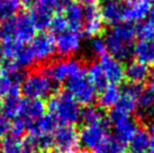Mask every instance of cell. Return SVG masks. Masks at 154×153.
<instances>
[{
	"label": "cell",
	"instance_id": "cell-20",
	"mask_svg": "<svg viewBox=\"0 0 154 153\" xmlns=\"http://www.w3.org/2000/svg\"><path fill=\"white\" fill-rule=\"evenodd\" d=\"M135 61L143 64L153 63L154 61V41L140 39L133 45V54Z\"/></svg>",
	"mask_w": 154,
	"mask_h": 153
},
{
	"label": "cell",
	"instance_id": "cell-28",
	"mask_svg": "<svg viewBox=\"0 0 154 153\" xmlns=\"http://www.w3.org/2000/svg\"><path fill=\"white\" fill-rule=\"evenodd\" d=\"M88 50H89V53L91 55L94 56V58H98V59H100L105 54H107V48H106L105 41L100 36L92 37L90 39L89 44H88Z\"/></svg>",
	"mask_w": 154,
	"mask_h": 153
},
{
	"label": "cell",
	"instance_id": "cell-37",
	"mask_svg": "<svg viewBox=\"0 0 154 153\" xmlns=\"http://www.w3.org/2000/svg\"><path fill=\"white\" fill-rule=\"evenodd\" d=\"M36 153H47L46 151H37Z\"/></svg>",
	"mask_w": 154,
	"mask_h": 153
},
{
	"label": "cell",
	"instance_id": "cell-21",
	"mask_svg": "<svg viewBox=\"0 0 154 153\" xmlns=\"http://www.w3.org/2000/svg\"><path fill=\"white\" fill-rule=\"evenodd\" d=\"M136 111L138 118L145 119L151 117L154 111V95L149 90H142L136 100Z\"/></svg>",
	"mask_w": 154,
	"mask_h": 153
},
{
	"label": "cell",
	"instance_id": "cell-10",
	"mask_svg": "<svg viewBox=\"0 0 154 153\" xmlns=\"http://www.w3.org/2000/svg\"><path fill=\"white\" fill-rule=\"evenodd\" d=\"M52 145L59 152L75 153L79 148V133L72 125H59L52 134Z\"/></svg>",
	"mask_w": 154,
	"mask_h": 153
},
{
	"label": "cell",
	"instance_id": "cell-35",
	"mask_svg": "<svg viewBox=\"0 0 154 153\" xmlns=\"http://www.w3.org/2000/svg\"><path fill=\"white\" fill-rule=\"evenodd\" d=\"M78 4L80 5H86V6H92V5H96L98 1L100 0H77Z\"/></svg>",
	"mask_w": 154,
	"mask_h": 153
},
{
	"label": "cell",
	"instance_id": "cell-16",
	"mask_svg": "<svg viewBox=\"0 0 154 153\" xmlns=\"http://www.w3.org/2000/svg\"><path fill=\"white\" fill-rule=\"evenodd\" d=\"M151 2L145 0H127L124 4L123 20L134 24L144 20L149 14Z\"/></svg>",
	"mask_w": 154,
	"mask_h": 153
},
{
	"label": "cell",
	"instance_id": "cell-15",
	"mask_svg": "<svg viewBox=\"0 0 154 153\" xmlns=\"http://www.w3.org/2000/svg\"><path fill=\"white\" fill-rule=\"evenodd\" d=\"M82 32L86 36L97 37L103 30V21L101 18L100 9L96 6H87L85 8V17L82 23Z\"/></svg>",
	"mask_w": 154,
	"mask_h": 153
},
{
	"label": "cell",
	"instance_id": "cell-9",
	"mask_svg": "<svg viewBox=\"0 0 154 153\" xmlns=\"http://www.w3.org/2000/svg\"><path fill=\"white\" fill-rule=\"evenodd\" d=\"M109 137L108 124L103 120L100 123L85 125L79 133V143L82 148L96 153Z\"/></svg>",
	"mask_w": 154,
	"mask_h": 153
},
{
	"label": "cell",
	"instance_id": "cell-11",
	"mask_svg": "<svg viewBox=\"0 0 154 153\" xmlns=\"http://www.w3.org/2000/svg\"><path fill=\"white\" fill-rule=\"evenodd\" d=\"M35 63H46L55 54L54 37L47 33H39L28 44Z\"/></svg>",
	"mask_w": 154,
	"mask_h": 153
},
{
	"label": "cell",
	"instance_id": "cell-30",
	"mask_svg": "<svg viewBox=\"0 0 154 153\" xmlns=\"http://www.w3.org/2000/svg\"><path fill=\"white\" fill-rule=\"evenodd\" d=\"M48 28L51 30L52 33H54L55 35L60 34L62 32L69 30L68 23L65 20L64 16L61 13H57L56 15L53 16V18L51 19V23L48 25Z\"/></svg>",
	"mask_w": 154,
	"mask_h": 153
},
{
	"label": "cell",
	"instance_id": "cell-40",
	"mask_svg": "<svg viewBox=\"0 0 154 153\" xmlns=\"http://www.w3.org/2000/svg\"><path fill=\"white\" fill-rule=\"evenodd\" d=\"M56 153H62V152H56Z\"/></svg>",
	"mask_w": 154,
	"mask_h": 153
},
{
	"label": "cell",
	"instance_id": "cell-31",
	"mask_svg": "<svg viewBox=\"0 0 154 153\" xmlns=\"http://www.w3.org/2000/svg\"><path fill=\"white\" fill-rule=\"evenodd\" d=\"M26 131H27L26 125L22 119L19 118L11 119V122H10V133L9 134H11L14 136H17V137H20Z\"/></svg>",
	"mask_w": 154,
	"mask_h": 153
},
{
	"label": "cell",
	"instance_id": "cell-12",
	"mask_svg": "<svg viewBox=\"0 0 154 153\" xmlns=\"http://www.w3.org/2000/svg\"><path fill=\"white\" fill-rule=\"evenodd\" d=\"M45 114H46V107L42 100L22 98L15 118L22 119L25 123L26 128H28L38 119L42 118Z\"/></svg>",
	"mask_w": 154,
	"mask_h": 153
},
{
	"label": "cell",
	"instance_id": "cell-22",
	"mask_svg": "<svg viewBox=\"0 0 154 153\" xmlns=\"http://www.w3.org/2000/svg\"><path fill=\"white\" fill-rule=\"evenodd\" d=\"M122 89L116 85H107L103 89L100 90L98 95V104L101 108L110 109L119 100Z\"/></svg>",
	"mask_w": 154,
	"mask_h": 153
},
{
	"label": "cell",
	"instance_id": "cell-29",
	"mask_svg": "<svg viewBox=\"0 0 154 153\" xmlns=\"http://www.w3.org/2000/svg\"><path fill=\"white\" fill-rule=\"evenodd\" d=\"M124 152H125V145H123L120 142H118L114 137H109L103 144V146L96 153H124Z\"/></svg>",
	"mask_w": 154,
	"mask_h": 153
},
{
	"label": "cell",
	"instance_id": "cell-43",
	"mask_svg": "<svg viewBox=\"0 0 154 153\" xmlns=\"http://www.w3.org/2000/svg\"><path fill=\"white\" fill-rule=\"evenodd\" d=\"M153 64H154V61H153Z\"/></svg>",
	"mask_w": 154,
	"mask_h": 153
},
{
	"label": "cell",
	"instance_id": "cell-14",
	"mask_svg": "<svg viewBox=\"0 0 154 153\" xmlns=\"http://www.w3.org/2000/svg\"><path fill=\"white\" fill-rule=\"evenodd\" d=\"M99 65L103 70L109 85H119L125 78V68L123 63L109 54H105L99 59Z\"/></svg>",
	"mask_w": 154,
	"mask_h": 153
},
{
	"label": "cell",
	"instance_id": "cell-19",
	"mask_svg": "<svg viewBox=\"0 0 154 153\" xmlns=\"http://www.w3.org/2000/svg\"><path fill=\"white\" fill-rule=\"evenodd\" d=\"M150 76V69L146 64L137 61H133L125 68V78L128 83L141 85L144 81H147Z\"/></svg>",
	"mask_w": 154,
	"mask_h": 153
},
{
	"label": "cell",
	"instance_id": "cell-5",
	"mask_svg": "<svg viewBox=\"0 0 154 153\" xmlns=\"http://www.w3.org/2000/svg\"><path fill=\"white\" fill-rule=\"evenodd\" d=\"M65 92L73 98L79 105L88 106L96 99V91L92 83L89 81L86 73V69L71 76L65 82Z\"/></svg>",
	"mask_w": 154,
	"mask_h": 153
},
{
	"label": "cell",
	"instance_id": "cell-36",
	"mask_svg": "<svg viewBox=\"0 0 154 153\" xmlns=\"http://www.w3.org/2000/svg\"><path fill=\"white\" fill-rule=\"evenodd\" d=\"M35 0H20V4L24 7H27V8H32V6L34 4Z\"/></svg>",
	"mask_w": 154,
	"mask_h": 153
},
{
	"label": "cell",
	"instance_id": "cell-4",
	"mask_svg": "<svg viewBox=\"0 0 154 153\" xmlns=\"http://www.w3.org/2000/svg\"><path fill=\"white\" fill-rule=\"evenodd\" d=\"M54 83L39 69L24 76L20 83V92L27 99L42 100L53 95Z\"/></svg>",
	"mask_w": 154,
	"mask_h": 153
},
{
	"label": "cell",
	"instance_id": "cell-33",
	"mask_svg": "<svg viewBox=\"0 0 154 153\" xmlns=\"http://www.w3.org/2000/svg\"><path fill=\"white\" fill-rule=\"evenodd\" d=\"M150 133V144H149V153H154V124L149 130Z\"/></svg>",
	"mask_w": 154,
	"mask_h": 153
},
{
	"label": "cell",
	"instance_id": "cell-2",
	"mask_svg": "<svg viewBox=\"0 0 154 153\" xmlns=\"http://www.w3.org/2000/svg\"><path fill=\"white\" fill-rule=\"evenodd\" d=\"M45 107L56 124L73 126L81 119L80 105L65 91H59L50 96Z\"/></svg>",
	"mask_w": 154,
	"mask_h": 153
},
{
	"label": "cell",
	"instance_id": "cell-7",
	"mask_svg": "<svg viewBox=\"0 0 154 153\" xmlns=\"http://www.w3.org/2000/svg\"><path fill=\"white\" fill-rule=\"evenodd\" d=\"M72 0H35L32 6L30 17L36 30H43L48 28L51 19L60 13Z\"/></svg>",
	"mask_w": 154,
	"mask_h": 153
},
{
	"label": "cell",
	"instance_id": "cell-8",
	"mask_svg": "<svg viewBox=\"0 0 154 153\" xmlns=\"http://www.w3.org/2000/svg\"><path fill=\"white\" fill-rule=\"evenodd\" d=\"M108 123L112 127L114 139L120 142L123 145L129 143L133 135L138 130L137 122L131 115L122 113L120 111L112 107L108 113Z\"/></svg>",
	"mask_w": 154,
	"mask_h": 153
},
{
	"label": "cell",
	"instance_id": "cell-18",
	"mask_svg": "<svg viewBox=\"0 0 154 153\" xmlns=\"http://www.w3.org/2000/svg\"><path fill=\"white\" fill-rule=\"evenodd\" d=\"M60 13L64 16L65 20L68 23L69 30L79 32L82 28V23L85 17V8L82 7V5L74 2L72 0Z\"/></svg>",
	"mask_w": 154,
	"mask_h": 153
},
{
	"label": "cell",
	"instance_id": "cell-24",
	"mask_svg": "<svg viewBox=\"0 0 154 153\" xmlns=\"http://www.w3.org/2000/svg\"><path fill=\"white\" fill-rule=\"evenodd\" d=\"M87 76L89 81L92 83L96 90H101L103 89L107 85H109L106 80V76L103 74V70L100 68L98 62H92L89 64V67L86 70Z\"/></svg>",
	"mask_w": 154,
	"mask_h": 153
},
{
	"label": "cell",
	"instance_id": "cell-1",
	"mask_svg": "<svg viewBox=\"0 0 154 153\" xmlns=\"http://www.w3.org/2000/svg\"><path fill=\"white\" fill-rule=\"evenodd\" d=\"M136 38V27L129 23H119L108 30L103 41L107 53L120 62L127 61L133 54V45Z\"/></svg>",
	"mask_w": 154,
	"mask_h": 153
},
{
	"label": "cell",
	"instance_id": "cell-3",
	"mask_svg": "<svg viewBox=\"0 0 154 153\" xmlns=\"http://www.w3.org/2000/svg\"><path fill=\"white\" fill-rule=\"evenodd\" d=\"M36 35L33 19L29 14L22 13L9 20L0 23V41H13L18 44H28Z\"/></svg>",
	"mask_w": 154,
	"mask_h": 153
},
{
	"label": "cell",
	"instance_id": "cell-32",
	"mask_svg": "<svg viewBox=\"0 0 154 153\" xmlns=\"http://www.w3.org/2000/svg\"><path fill=\"white\" fill-rule=\"evenodd\" d=\"M10 133V120H9L5 114L0 115V140L4 139L6 135Z\"/></svg>",
	"mask_w": 154,
	"mask_h": 153
},
{
	"label": "cell",
	"instance_id": "cell-39",
	"mask_svg": "<svg viewBox=\"0 0 154 153\" xmlns=\"http://www.w3.org/2000/svg\"><path fill=\"white\" fill-rule=\"evenodd\" d=\"M145 1H149V2H151V1H152V0H145Z\"/></svg>",
	"mask_w": 154,
	"mask_h": 153
},
{
	"label": "cell",
	"instance_id": "cell-26",
	"mask_svg": "<svg viewBox=\"0 0 154 153\" xmlns=\"http://www.w3.org/2000/svg\"><path fill=\"white\" fill-rule=\"evenodd\" d=\"M0 151L1 153H22L23 141L20 137L8 134L0 141Z\"/></svg>",
	"mask_w": 154,
	"mask_h": 153
},
{
	"label": "cell",
	"instance_id": "cell-27",
	"mask_svg": "<svg viewBox=\"0 0 154 153\" xmlns=\"http://www.w3.org/2000/svg\"><path fill=\"white\" fill-rule=\"evenodd\" d=\"M85 125L89 124H96L103 122V111L100 109V107H96L92 105L85 106L83 109H81V119Z\"/></svg>",
	"mask_w": 154,
	"mask_h": 153
},
{
	"label": "cell",
	"instance_id": "cell-6",
	"mask_svg": "<svg viewBox=\"0 0 154 153\" xmlns=\"http://www.w3.org/2000/svg\"><path fill=\"white\" fill-rule=\"evenodd\" d=\"M82 63L75 58H62L52 61L41 69L53 83H63L83 70Z\"/></svg>",
	"mask_w": 154,
	"mask_h": 153
},
{
	"label": "cell",
	"instance_id": "cell-23",
	"mask_svg": "<svg viewBox=\"0 0 154 153\" xmlns=\"http://www.w3.org/2000/svg\"><path fill=\"white\" fill-rule=\"evenodd\" d=\"M129 148L134 153H143L149 149L150 133L146 128H138L129 141Z\"/></svg>",
	"mask_w": 154,
	"mask_h": 153
},
{
	"label": "cell",
	"instance_id": "cell-17",
	"mask_svg": "<svg viewBox=\"0 0 154 153\" xmlns=\"http://www.w3.org/2000/svg\"><path fill=\"white\" fill-rule=\"evenodd\" d=\"M100 14L103 24L108 26H115L119 23H123V13L124 4L120 0H106L101 6Z\"/></svg>",
	"mask_w": 154,
	"mask_h": 153
},
{
	"label": "cell",
	"instance_id": "cell-25",
	"mask_svg": "<svg viewBox=\"0 0 154 153\" xmlns=\"http://www.w3.org/2000/svg\"><path fill=\"white\" fill-rule=\"evenodd\" d=\"M20 7V0H0V23L17 16Z\"/></svg>",
	"mask_w": 154,
	"mask_h": 153
},
{
	"label": "cell",
	"instance_id": "cell-38",
	"mask_svg": "<svg viewBox=\"0 0 154 153\" xmlns=\"http://www.w3.org/2000/svg\"><path fill=\"white\" fill-rule=\"evenodd\" d=\"M0 73H1V62H0Z\"/></svg>",
	"mask_w": 154,
	"mask_h": 153
},
{
	"label": "cell",
	"instance_id": "cell-34",
	"mask_svg": "<svg viewBox=\"0 0 154 153\" xmlns=\"http://www.w3.org/2000/svg\"><path fill=\"white\" fill-rule=\"evenodd\" d=\"M147 90L151 94L154 95V73L150 74L149 79H147Z\"/></svg>",
	"mask_w": 154,
	"mask_h": 153
},
{
	"label": "cell",
	"instance_id": "cell-42",
	"mask_svg": "<svg viewBox=\"0 0 154 153\" xmlns=\"http://www.w3.org/2000/svg\"><path fill=\"white\" fill-rule=\"evenodd\" d=\"M132 153H134V152H132ZM143 153H145V152H143Z\"/></svg>",
	"mask_w": 154,
	"mask_h": 153
},
{
	"label": "cell",
	"instance_id": "cell-13",
	"mask_svg": "<svg viewBox=\"0 0 154 153\" xmlns=\"http://www.w3.org/2000/svg\"><path fill=\"white\" fill-rule=\"evenodd\" d=\"M55 52L62 58H70L75 54L82 44V35L80 32L72 30H66L57 34L54 38Z\"/></svg>",
	"mask_w": 154,
	"mask_h": 153
},
{
	"label": "cell",
	"instance_id": "cell-41",
	"mask_svg": "<svg viewBox=\"0 0 154 153\" xmlns=\"http://www.w3.org/2000/svg\"><path fill=\"white\" fill-rule=\"evenodd\" d=\"M81 153H87V152H81Z\"/></svg>",
	"mask_w": 154,
	"mask_h": 153
}]
</instances>
